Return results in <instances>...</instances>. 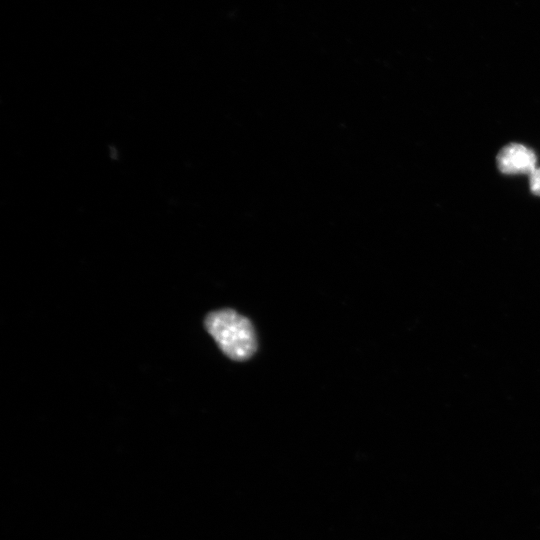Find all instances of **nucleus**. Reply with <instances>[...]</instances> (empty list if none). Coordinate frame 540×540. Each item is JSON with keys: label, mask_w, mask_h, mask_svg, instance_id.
<instances>
[{"label": "nucleus", "mask_w": 540, "mask_h": 540, "mask_svg": "<svg viewBox=\"0 0 540 540\" xmlns=\"http://www.w3.org/2000/svg\"><path fill=\"white\" fill-rule=\"evenodd\" d=\"M529 175L531 192L536 196H540V168H535Z\"/></svg>", "instance_id": "obj_3"}, {"label": "nucleus", "mask_w": 540, "mask_h": 540, "mask_svg": "<svg viewBox=\"0 0 540 540\" xmlns=\"http://www.w3.org/2000/svg\"><path fill=\"white\" fill-rule=\"evenodd\" d=\"M496 162L504 174H530L536 168V155L522 144L510 143L498 152Z\"/></svg>", "instance_id": "obj_2"}, {"label": "nucleus", "mask_w": 540, "mask_h": 540, "mask_svg": "<svg viewBox=\"0 0 540 540\" xmlns=\"http://www.w3.org/2000/svg\"><path fill=\"white\" fill-rule=\"evenodd\" d=\"M208 333L221 351L235 361H245L257 350L252 323L232 309L211 312L205 319Z\"/></svg>", "instance_id": "obj_1"}]
</instances>
